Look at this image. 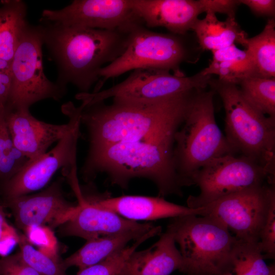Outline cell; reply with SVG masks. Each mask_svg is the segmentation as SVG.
<instances>
[{
	"instance_id": "obj_1",
	"label": "cell",
	"mask_w": 275,
	"mask_h": 275,
	"mask_svg": "<svg viewBox=\"0 0 275 275\" xmlns=\"http://www.w3.org/2000/svg\"><path fill=\"white\" fill-rule=\"evenodd\" d=\"M197 90L152 102L113 99L84 102L80 123L88 134L89 149L156 138L177 131Z\"/></svg>"
},
{
	"instance_id": "obj_2",
	"label": "cell",
	"mask_w": 275,
	"mask_h": 275,
	"mask_svg": "<svg viewBox=\"0 0 275 275\" xmlns=\"http://www.w3.org/2000/svg\"><path fill=\"white\" fill-rule=\"evenodd\" d=\"M43 43L58 69L56 83L66 89L71 84L87 93L99 80L100 70L118 58L127 45L131 30L70 27L44 22Z\"/></svg>"
},
{
	"instance_id": "obj_3",
	"label": "cell",
	"mask_w": 275,
	"mask_h": 275,
	"mask_svg": "<svg viewBox=\"0 0 275 275\" xmlns=\"http://www.w3.org/2000/svg\"><path fill=\"white\" fill-rule=\"evenodd\" d=\"M177 131L89 149L81 168L83 177L89 180L105 173L112 184L124 188L132 179L145 178L155 184L161 197L181 196L182 187L174 162Z\"/></svg>"
},
{
	"instance_id": "obj_4",
	"label": "cell",
	"mask_w": 275,
	"mask_h": 275,
	"mask_svg": "<svg viewBox=\"0 0 275 275\" xmlns=\"http://www.w3.org/2000/svg\"><path fill=\"white\" fill-rule=\"evenodd\" d=\"M212 90H197L175 135L174 162L182 186L212 159L235 153L215 119Z\"/></svg>"
},
{
	"instance_id": "obj_5",
	"label": "cell",
	"mask_w": 275,
	"mask_h": 275,
	"mask_svg": "<svg viewBox=\"0 0 275 275\" xmlns=\"http://www.w3.org/2000/svg\"><path fill=\"white\" fill-rule=\"evenodd\" d=\"M208 86L223 102L225 136L235 153L253 160L274 176L275 119L250 104L236 85L211 77Z\"/></svg>"
},
{
	"instance_id": "obj_6",
	"label": "cell",
	"mask_w": 275,
	"mask_h": 275,
	"mask_svg": "<svg viewBox=\"0 0 275 275\" xmlns=\"http://www.w3.org/2000/svg\"><path fill=\"white\" fill-rule=\"evenodd\" d=\"M172 233L184 261L186 275H232L231 255L237 239L220 222L209 216L172 218Z\"/></svg>"
},
{
	"instance_id": "obj_7",
	"label": "cell",
	"mask_w": 275,
	"mask_h": 275,
	"mask_svg": "<svg viewBox=\"0 0 275 275\" xmlns=\"http://www.w3.org/2000/svg\"><path fill=\"white\" fill-rule=\"evenodd\" d=\"M183 37L155 32L144 25L134 28L123 53L100 70L99 80L92 93L100 91L108 79L139 68L158 69L184 75L180 67L189 59V50Z\"/></svg>"
},
{
	"instance_id": "obj_8",
	"label": "cell",
	"mask_w": 275,
	"mask_h": 275,
	"mask_svg": "<svg viewBox=\"0 0 275 275\" xmlns=\"http://www.w3.org/2000/svg\"><path fill=\"white\" fill-rule=\"evenodd\" d=\"M43 45L40 25L28 24L11 61L12 84L6 108L29 109L41 100L59 101L65 95L66 89L51 81L44 73Z\"/></svg>"
},
{
	"instance_id": "obj_9",
	"label": "cell",
	"mask_w": 275,
	"mask_h": 275,
	"mask_svg": "<svg viewBox=\"0 0 275 275\" xmlns=\"http://www.w3.org/2000/svg\"><path fill=\"white\" fill-rule=\"evenodd\" d=\"M211 75L201 71L187 76L170 71L145 68L133 70L125 80L97 93H79L78 99L86 104L104 101L107 99L137 102H152L196 90L205 89Z\"/></svg>"
},
{
	"instance_id": "obj_10",
	"label": "cell",
	"mask_w": 275,
	"mask_h": 275,
	"mask_svg": "<svg viewBox=\"0 0 275 275\" xmlns=\"http://www.w3.org/2000/svg\"><path fill=\"white\" fill-rule=\"evenodd\" d=\"M274 176L262 166L242 156L229 154L214 158L200 169L192 179L200 193L190 196L187 206L199 208L243 189L268 184L274 185Z\"/></svg>"
},
{
	"instance_id": "obj_11",
	"label": "cell",
	"mask_w": 275,
	"mask_h": 275,
	"mask_svg": "<svg viewBox=\"0 0 275 275\" xmlns=\"http://www.w3.org/2000/svg\"><path fill=\"white\" fill-rule=\"evenodd\" d=\"M275 200L274 185L265 184L223 197L201 208L225 225L238 240L259 242V234L269 206Z\"/></svg>"
},
{
	"instance_id": "obj_12",
	"label": "cell",
	"mask_w": 275,
	"mask_h": 275,
	"mask_svg": "<svg viewBox=\"0 0 275 275\" xmlns=\"http://www.w3.org/2000/svg\"><path fill=\"white\" fill-rule=\"evenodd\" d=\"M41 20L70 27L131 30L144 25L130 0H74L59 10L45 9Z\"/></svg>"
},
{
	"instance_id": "obj_13",
	"label": "cell",
	"mask_w": 275,
	"mask_h": 275,
	"mask_svg": "<svg viewBox=\"0 0 275 275\" xmlns=\"http://www.w3.org/2000/svg\"><path fill=\"white\" fill-rule=\"evenodd\" d=\"M80 118L51 150L29 161L20 171L2 185L6 199L40 190L61 168L64 171L77 167L78 141L80 136Z\"/></svg>"
},
{
	"instance_id": "obj_14",
	"label": "cell",
	"mask_w": 275,
	"mask_h": 275,
	"mask_svg": "<svg viewBox=\"0 0 275 275\" xmlns=\"http://www.w3.org/2000/svg\"><path fill=\"white\" fill-rule=\"evenodd\" d=\"M84 105L77 107L69 102L63 106L69 117L64 124L46 123L36 119L29 109L5 108L7 126L16 148L30 161L40 157L47 152L49 147L60 140L80 118Z\"/></svg>"
},
{
	"instance_id": "obj_15",
	"label": "cell",
	"mask_w": 275,
	"mask_h": 275,
	"mask_svg": "<svg viewBox=\"0 0 275 275\" xmlns=\"http://www.w3.org/2000/svg\"><path fill=\"white\" fill-rule=\"evenodd\" d=\"M62 183L60 179L36 194L6 199L17 226L23 231L47 225L52 229L67 221L76 210L77 204L66 199Z\"/></svg>"
},
{
	"instance_id": "obj_16",
	"label": "cell",
	"mask_w": 275,
	"mask_h": 275,
	"mask_svg": "<svg viewBox=\"0 0 275 275\" xmlns=\"http://www.w3.org/2000/svg\"><path fill=\"white\" fill-rule=\"evenodd\" d=\"M78 203L74 213L60 228L64 236H77L87 240L127 231L150 230L151 224H141L126 219L117 213L96 205L85 199L78 183L72 185Z\"/></svg>"
},
{
	"instance_id": "obj_17",
	"label": "cell",
	"mask_w": 275,
	"mask_h": 275,
	"mask_svg": "<svg viewBox=\"0 0 275 275\" xmlns=\"http://www.w3.org/2000/svg\"><path fill=\"white\" fill-rule=\"evenodd\" d=\"M131 7L147 28L162 27L185 36L202 12L198 1L130 0Z\"/></svg>"
},
{
	"instance_id": "obj_18",
	"label": "cell",
	"mask_w": 275,
	"mask_h": 275,
	"mask_svg": "<svg viewBox=\"0 0 275 275\" xmlns=\"http://www.w3.org/2000/svg\"><path fill=\"white\" fill-rule=\"evenodd\" d=\"M98 206L130 221H153L194 214L201 215L202 208L178 205L160 197L123 196L92 201Z\"/></svg>"
},
{
	"instance_id": "obj_19",
	"label": "cell",
	"mask_w": 275,
	"mask_h": 275,
	"mask_svg": "<svg viewBox=\"0 0 275 275\" xmlns=\"http://www.w3.org/2000/svg\"><path fill=\"white\" fill-rule=\"evenodd\" d=\"M176 243L172 233L167 229L150 247L131 254L126 270L129 275H170L177 270L182 272L184 261Z\"/></svg>"
},
{
	"instance_id": "obj_20",
	"label": "cell",
	"mask_w": 275,
	"mask_h": 275,
	"mask_svg": "<svg viewBox=\"0 0 275 275\" xmlns=\"http://www.w3.org/2000/svg\"><path fill=\"white\" fill-rule=\"evenodd\" d=\"M151 229L127 231L87 240L81 248L62 261V264L65 269L75 266L80 270L93 265L125 248L131 241L139 239Z\"/></svg>"
},
{
	"instance_id": "obj_21",
	"label": "cell",
	"mask_w": 275,
	"mask_h": 275,
	"mask_svg": "<svg viewBox=\"0 0 275 275\" xmlns=\"http://www.w3.org/2000/svg\"><path fill=\"white\" fill-rule=\"evenodd\" d=\"M206 14L204 18L197 19L191 29L203 49L212 51L235 43L246 49L249 38L235 17H227L225 21H219L215 14L210 12Z\"/></svg>"
},
{
	"instance_id": "obj_22",
	"label": "cell",
	"mask_w": 275,
	"mask_h": 275,
	"mask_svg": "<svg viewBox=\"0 0 275 275\" xmlns=\"http://www.w3.org/2000/svg\"><path fill=\"white\" fill-rule=\"evenodd\" d=\"M212 60L201 71L204 75L216 74L218 79L236 85L248 77L255 76V70L246 49L235 44L212 51Z\"/></svg>"
},
{
	"instance_id": "obj_23",
	"label": "cell",
	"mask_w": 275,
	"mask_h": 275,
	"mask_svg": "<svg viewBox=\"0 0 275 275\" xmlns=\"http://www.w3.org/2000/svg\"><path fill=\"white\" fill-rule=\"evenodd\" d=\"M0 7V58L11 62L29 23L26 6L20 0L2 1Z\"/></svg>"
},
{
	"instance_id": "obj_24",
	"label": "cell",
	"mask_w": 275,
	"mask_h": 275,
	"mask_svg": "<svg viewBox=\"0 0 275 275\" xmlns=\"http://www.w3.org/2000/svg\"><path fill=\"white\" fill-rule=\"evenodd\" d=\"M255 70V76L275 77V21L269 19L258 35L248 38L246 48Z\"/></svg>"
},
{
	"instance_id": "obj_25",
	"label": "cell",
	"mask_w": 275,
	"mask_h": 275,
	"mask_svg": "<svg viewBox=\"0 0 275 275\" xmlns=\"http://www.w3.org/2000/svg\"><path fill=\"white\" fill-rule=\"evenodd\" d=\"M259 242L237 240L231 253L232 275H275L274 265L264 261Z\"/></svg>"
},
{
	"instance_id": "obj_26",
	"label": "cell",
	"mask_w": 275,
	"mask_h": 275,
	"mask_svg": "<svg viewBox=\"0 0 275 275\" xmlns=\"http://www.w3.org/2000/svg\"><path fill=\"white\" fill-rule=\"evenodd\" d=\"M245 100L267 117L275 119V78L250 76L237 85Z\"/></svg>"
},
{
	"instance_id": "obj_27",
	"label": "cell",
	"mask_w": 275,
	"mask_h": 275,
	"mask_svg": "<svg viewBox=\"0 0 275 275\" xmlns=\"http://www.w3.org/2000/svg\"><path fill=\"white\" fill-rule=\"evenodd\" d=\"M5 108H0V183L4 184L30 161L15 146L5 118Z\"/></svg>"
},
{
	"instance_id": "obj_28",
	"label": "cell",
	"mask_w": 275,
	"mask_h": 275,
	"mask_svg": "<svg viewBox=\"0 0 275 275\" xmlns=\"http://www.w3.org/2000/svg\"><path fill=\"white\" fill-rule=\"evenodd\" d=\"M160 233V228L154 227L144 236L135 240L131 245L126 246L96 264L79 270L76 275H119L125 267L129 257L137 248L148 239Z\"/></svg>"
},
{
	"instance_id": "obj_29",
	"label": "cell",
	"mask_w": 275,
	"mask_h": 275,
	"mask_svg": "<svg viewBox=\"0 0 275 275\" xmlns=\"http://www.w3.org/2000/svg\"><path fill=\"white\" fill-rule=\"evenodd\" d=\"M18 244L22 260L40 275H66V269L59 259L35 249L25 235L19 234Z\"/></svg>"
},
{
	"instance_id": "obj_30",
	"label": "cell",
	"mask_w": 275,
	"mask_h": 275,
	"mask_svg": "<svg viewBox=\"0 0 275 275\" xmlns=\"http://www.w3.org/2000/svg\"><path fill=\"white\" fill-rule=\"evenodd\" d=\"M24 231L29 242L37 246L38 250L59 259L57 239L51 228L47 226H33Z\"/></svg>"
},
{
	"instance_id": "obj_31",
	"label": "cell",
	"mask_w": 275,
	"mask_h": 275,
	"mask_svg": "<svg viewBox=\"0 0 275 275\" xmlns=\"http://www.w3.org/2000/svg\"><path fill=\"white\" fill-rule=\"evenodd\" d=\"M259 243L264 259H274L275 200L271 202L261 228Z\"/></svg>"
},
{
	"instance_id": "obj_32",
	"label": "cell",
	"mask_w": 275,
	"mask_h": 275,
	"mask_svg": "<svg viewBox=\"0 0 275 275\" xmlns=\"http://www.w3.org/2000/svg\"><path fill=\"white\" fill-rule=\"evenodd\" d=\"M0 275H40L23 262L19 253L0 259Z\"/></svg>"
},
{
	"instance_id": "obj_33",
	"label": "cell",
	"mask_w": 275,
	"mask_h": 275,
	"mask_svg": "<svg viewBox=\"0 0 275 275\" xmlns=\"http://www.w3.org/2000/svg\"><path fill=\"white\" fill-rule=\"evenodd\" d=\"M19 234L7 222L0 204V255L3 257L18 242Z\"/></svg>"
},
{
	"instance_id": "obj_34",
	"label": "cell",
	"mask_w": 275,
	"mask_h": 275,
	"mask_svg": "<svg viewBox=\"0 0 275 275\" xmlns=\"http://www.w3.org/2000/svg\"><path fill=\"white\" fill-rule=\"evenodd\" d=\"M203 12L220 13L227 17H235L237 8L241 4L239 0H198Z\"/></svg>"
},
{
	"instance_id": "obj_35",
	"label": "cell",
	"mask_w": 275,
	"mask_h": 275,
	"mask_svg": "<svg viewBox=\"0 0 275 275\" xmlns=\"http://www.w3.org/2000/svg\"><path fill=\"white\" fill-rule=\"evenodd\" d=\"M240 4L246 5L251 11L258 16H274V0H239Z\"/></svg>"
},
{
	"instance_id": "obj_36",
	"label": "cell",
	"mask_w": 275,
	"mask_h": 275,
	"mask_svg": "<svg viewBox=\"0 0 275 275\" xmlns=\"http://www.w3.org/2000/svg\"><path fill=\"white\" fill-rule=\"evenodd\" d=\"M12 84L11 71L0 73V108H6L8 104Z\"/></svg>"
},
{
	"instance_id": "obj_37",
	"label": "cell",
	"mask_w": 275,
	"mask_h": 275,
	"mask_svg": "<svg viewBox=\"0 0 275 275\" xmlns=\"http://www.w3.org/2000/svg\"><path fill=\"white\" fill-rule=\"evenodd\" d=\"M11 64V62L0 58V73L10 72Z\"/></svg>"
},
{
	"instance_id": "obj_38",
	"label": "cell",
	"mask_w": 275,
	"mask_h": 275,
	"mask_svg": "<svg viewBox=\"0 0 275 275\" xmlns=\"http://www.w3.org/2000/svg\"><path fill=\"white\" fill-rule=\"evenodd\" d=\"M119 275H129L128 273L127 272V270L125 268L123 270V271L119 274Z\"/></svg>"
}]
</instances>
